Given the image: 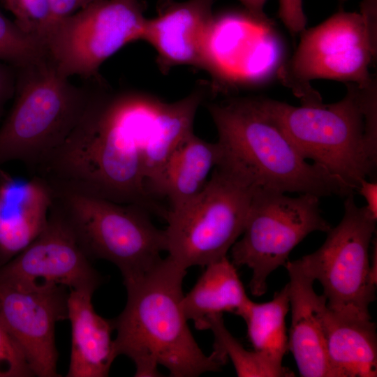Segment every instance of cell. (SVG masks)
I'll list each match as a JSON object with an SVG mask.
<instances>
[{
    "instance_id": "cell-33",
    "label": "cell",
    "mask_w": 377,
    "mask_h": 377,
    "mask_svg": "<svg viewBox=\"0 0 377 377\" xmlns=\"http://www.w3.org/2000/svg\"><path fill=\"white\" fill-rule=\"evenodd\" d=\"M6 172L4 171H3L1 168H0V183L3 177V176L5 175Z\"/></svg>"
},
{
    "instance_id": "cell-17",
    "label": "cell",
    "mask_w": 377,
    "mask_h": 377,
    "mask_svg": "<svg viewBox=\"0 0 377 377\" xmlns=\"http://www.w3.org/2000/svg\"><path fill=\"white\" fill-rule=\"evenodd\" d=\"M90 292L70 290L68 319L71 324V352L68 377H105L117 357L112 319L94 310Z\"/></svg>"
},
{
    "instance_id": "cell-19",
    "label": "cell",
    "mask_w": 377,
    "mask_h": 377,
    "mask_svg": "<svg viewBox=\"0 0 377 377\" xmlns=\"http://www.w3.org/2000/svg\"><path fill=\"white\" fill-rule=\"evenodd\" d=\"M220 158L217 142H207L191 133L169 156L154 196L168 199V212L185 207L203 190Z\"/></svg>"
},
{
    "instance_id": "cell-1",
    "label": "cell",
    "mask_w": 377,
    "mask_h": 377,
    "mask_svg": "<svg viewBox=\"0 0 377 377\" xmlns=\"http://www.w3.org/2000/svg\"><path fill=\"white\" fill-rule=\"evenodd\" d=\"M165 102L139 93H92L63 142L32 172L53 189L140 206L165 220L145 186L143 154Z\"/></svg>"
},
{
    "instance_id": "cell-5",
    "label": "cell",
    "mask_w": 377,
    "mask_h": 377,
    "mask_svg": "<svg viewBox=\"0 0 377 377\" xmlns=\"http://www.w3.org/2000/svg\"><path fill=\"white\" fill-rule=\"evenodd\" d=\"M13 106L0 128V166L20 161L32 172L76 126L92 94L46 59L20 68Z\"/></svg>"
},
{
    "instance_id": "cell-28",
    "label": "cell",
    "mask_w": 377,
    "mask_h": 377,
    "mask_svg": "<svg viewBox=\"0 0 377 377\" xmlns=\"http://www.w3.org/2000/svg\"><path fill=\"white\" fill-rule=\"evenodd\" d=\"M96 1L97 0H50L51 16L48 30L56 22L84 8Z\"/></svg>"
},
{
    "instance_id": "cell-15",
    "label": "cell",
    "mask_w": 377,
    "mask_h": 377,
    "mask_svg": "<svg viewBox=\"0 0 377 377\" xmlns=\"http://www.w3.org/2000/svg\"><path fill=\"white\" fill-rule=\"evenodd\" d=\"M284 266L290 278L288 285L291 326L288 349L301 376L331 377L323 328L327 300L324 295H318L315 292V281L297 260H288Z\"/></svg>"
},
{
    "instance_id": "cell-7",
    "label": "cell",
    "mask_w": 377,
    "mask_h": 377,
    "mask_svg": "<svg viewBox=\"0 0 377 377\" xmlns=\"http://www.w3.org/2000/svg\"><path fill=\"white\" fill-rule=\"evenodd\" d=\"M254 191L216 166L195 198L168 212V257L187 269L227 256L243 232Z\"/></svg>"
},
{
    "instance_id": "cell-6",
    "label": "cell",
    "mask_w": 377,
    "mask_h": 377,
    "mask_svg": "<svg viewBox=\"0 0 377 377\" xmlns=\"http://www.w3.org/2000/svg\"><path fill=\"white\" fill-rule=\"evenodd\" d=\"M54 202L91 260L114 264L124 281L156 266L166 251L164 230L157 228L142 207L76 192L54 190Z\"/></svg>"
},
{
    "instance_id": "cell-11",
    "label": "cell",
    "mask_w": 377,
    "mask_h": 377,
    "mask_svg": "<svg viewBox=\"0 0 377 377\" xmlns=\"http://www.w3.org/2000/svg\"><path fill=\"white\" fill-rule=\"evenodd\" d=\"M146 20L138 0H97L50 27L47 57L66 77L96 76L106 59L140 40Z\"/></svg>"
},
{
    "instance_id": "cell-18",
    "label": "cell",
    "mask_w": 377,
    "mask_h": 377,
    "mask_svg": "<svg viewBox=\"0 0 377 377\" xmlns=\"http://www.w3.org/2000/svg\"><path fill=\"white\" fill-rule=\"evenodd\" d=\"M323 328L331 377H376V324L335 312L327 306Z\"/></svg>"
},
{
    "instance_id": "cell-30",
    "label": "cell",
    "mask_w": 377,
    "mask_h": 377,
    "mask_svg": "<svg viewBox=\"0 0 377 377\" xmlns=\"http://www.w3.org/2000/svg\"><path fill=\"white\" fill-rule=\"evenodd\" d=\"M357 190L366 200V208L377 219V183L364 179L360 182Z\"/></svg>"
},
{
    "instance_id": "cell-29",
    "label": "cell",
    "mask_w": 377,
    "mask_h": 377,
    "mask_svg": "<svg viewBox=\"0 0 377 377\" xmlns=\"http://www.w3.org/2000/svg\"><path fill=\"white\" fill-rule=\"evenodd\" d=\"M14 87L13 71L0 62V116L6 103L14 92Z\"/></svg>"
},
{
    "instance_id": "cell-25",
    "label": "cell",
    "mask_w": 377,
    "mask_h": 377,
    "mask_svg": "<svg viewBox=\"0 0 377 377\" xmlns=\"http://www.w3.org/2000/svg\"><path fill=\"white\" fill-rule=\"evenodd\" d=\"M1 1L22 30L44 41L50 22V0Z\"/></svg>"
},
{
    "instance_id": "cell-4",
    "label": "cell",
    "mask_w": 377,
    "mask_h": 377,
    "mask_svg": "<svg viewBox=\"0 0 377 377\" xmlns=\"http://www.w3.org/2000/svg\"><path fill=\"white\" fill-rule=\"evenodd\" d=\"M338 102L322 98L294 106L256 97L305 159H311L354 190L376 168L377 162V82L345 83Z\"/></svg>"
},
{
    "instance_id": "cell-22",
    "label": "cell",
    "mask_w": 377,
    "mask_h": 377,
    "mask_svg": "<svg viewBox=\"0 0 377 377\" xmlns=\"http://www.w3.org/2000/svg\"><path fill=\"white\" fill-rule=\"evenodd\" d=\"M289 310L288 283L267 302L249 300L238 313L245 321L247 334L254 350L282 363L288 346L286 316Z\"/></svg>"
},
{
    "instance_id": "cell-2",
    "label": "cell",
    "mask_w": 377,
    "mask_h": 377,
    "mask_svg": "<svg viewBox=\"0 0 377 377\" xmlns=\"http://www.w3.org/2000/svg\"><path fill=\"white\" fill-rule=\"evenodd\" d=\"M186 269L169 257L144 275L124 282L126 306L112 319L117 357L135 364L137 377L160 376L162 365L172 377H195L217 371L228 361L214 348L205 355L194 339L182 307V283Z\"/></svg>"
},
{
    "instance_id": "cell-9",
    "label": "cell",
    "mask_w": 377,
    "mask_h": 377,
    "mask_svg": "<svg viewBox=\"0 0 377 377\" xmlns=\"http://www.w3.org/2000/svg\"><path fill=\"white\" fill-rule=\"evenodd\" d=\"M376 223L366 207H357L353 195H348L341 222L327 232L323 244L297 260L320 283L327 306L335 312L371 319L369 307L376 299V277L369 249Z\"/></svg>"
},
{
    "instance_id": "cell-8",
    "label": "cell",
    "mask_w": 377,
    "mask_h": 377,
    "mask_svg": "<svg viewBox=\"0 0 377 377\" xmlns=\"http://www.w3.org/2000/svg\"><path fill=\"white\" fill-rule=\"evenodd\" d=\"M331 226L322 216L319 197L256 188L253 192L242 237L231 247L232 263L252 271L249 283L256 297L267 290L268 276L284 266L292 250L309 234L327 232Z\"/></svg>"
},
{
    "instance_id": "cell-14",
    "label": "cell",
    "mask_w": 377,
    "mask_h": 377,
    "mask_svg": "<svg viewBox=\"0 0 377 377\" xmlns=\"http://www.w3.org/2000/svg\"><path fill=\"white\" fill-rule=\"evenodd\" d=\"M213 1L172 3L157 17L146 20L140 40L155 49L162 70L178 65L202 67L205 39L214 20Z\"/></svg>"
},
{
    "instance_id": "cell-27",
    "label": "cell",
    "mask_w": 377,
    "mask_h": 377,
    "mask_svg": "<svg viewBox=\"0 0 377 377\" xmlns=\"http://www.w3.org/2000/svg\"><path fill=\"white\" fill-rule=\"evenodd\" d=\"M279 17L290 34L295 35L305 29L306 18L302 0H279Z\"/></svg>"
},
{
    "instance_id": "cell-20",
    "label": "cell",
    "mask_w": 377,
    "mask_h": 377,
    "mask_svg": "<svg viewBox=\"0 0 377 377\" xmlns=\"http://www.w3.org/2000/svg\"><path fill=\"white\" fill-rule=\"evenodd\" d=\"M205 270L191 290L184 295L182 307L188 320L204 330L207 318L231 312L238 315L250 300L235 265L227 256L205 266Z\"/></svg>"
},
{
    "instance_id": "cell-3",
    "label": "cell",
    "mask_w": 377,
    "mask_h": 377,
    "mask_svg": "<svg viewBox=\"0 0 377 377\" xmlns=\"http://www.w3.org/2000/svg\"><path fill=\"white\" fill-rule=\"evenodd\" d=\"M218 133L220 167L249 187L320 197L348 196L354 189L306 161L256 97L209 103Z\"/></svg>"
},
{
    "instance_id": "cell-24",
    "label": "cell",
    "mask_w": 377,
    "mask_h": 377,
    "mask_svg": "<svg viewBox=\"0 0 377 377\" xmlns=\"http://www.w3.org/2000/svg\"><path fill=\"white\" fill-rule=\"evenodd\" d=\"M47 57L44 41L25 32L0 10V60L20 68L36 64Z\"/></svg>"
},
{
    "instance_id": "cell-21",
    "label": "cell",
    "mask_w": 377,
    "mask_h": 377,
    "mask_svg": "<svg viewBox=\"0 0 377 377\" xmlns=\"http://www.w3.org/2000/svg\"><path fill=\"white\" fill-rule=\"evenodd\" d=\"M202 98V91H195L185 98L169 103L159 128L145 148V186L153 198L154 189L169 156L177 146L193 132L195 115Z\"/></svg>"
},
{
    "instance_id": "cell-13",
    "label": "cell",
    "mask_w": 377,
    "mask_h": 377,
    "mask_svg": "<svg viewBox=\"0 0 377 377\" xmlns=\"http://www.w3.org/2000/svg\"><path fill=\"white\" fill-rule=\"evenodd\" d=\"M64 286L20 290L0 285V320L21 346L35 376L55 377L56 323L68 318Z\"/></svg>"
},
{
    "instance_id": "cell-23",
    "label": "cell",
    "mask_w": 377,
    "mask_h": 377,
    "mask_svg": "<svg viewBox=\"0 0 377 377\" xmlns=\"http://www.w3.org/2000/svg\"><path fill=\"white\" fill-rule=\"evenodd\" d=\"M204 330H210L214 337V348L222 350L230 359L239 377H291L294 373L256 350L249 351L230 334L225 326L223 313L209 316Z\"/></svg>"
},
{
    "instance_id": "cell-16",
    "label": "cell",
    "mask_w": 377,
    "mask_h": 377,
    "mask_svg": "<svg viewBox=\"0 0 377 377\" xmlns=\"http://www.w3.org/2000/svg\"><path fill=\"white\" fill-rule=\"evenodd\" d=\"M54 191L43 178L15 177L0 183V266L32 243L45 228Z\"/></svg>"
},
{
    "instance_id": "cell-34",
    "label": "cell",
    "mask_w": 377,
    "mask_h": 377,
    "mask_svg": "<svg viewBox=\"0 0 377 377\" xmlns=\"http://www.w3.org/2000/svg\"><path fill=\"white\" fill-rule=\"evenodd\" d=\"M342 3L344 2L346 0H340Z\"/></svg>"
},
{
    "instance_id": "cell-12",
    "label": "cell",
    "mask_w": 377,
    "mask_h": 377,
    "mask_svg": "<svg viewBox=\"0 0 377 377\" xmlns=\"http://www.w3.org/2000/svg\"><path fill=\"white\" fill-rule=\"evenodd\" d=\"M91 260L53 201L43 232L0 266V285L24 291L64 286L94 293L103 279Z\"/></svg>"
},
{
    "instance_id": "cell-31",
    "label": "cell",
    "mask_w": 377,
    "mask_h": 377,
    "mask_svg": "<svg viewBox=\"0 0 377 377\" xmlns=\"http://www.w3.org/2000/svg\"><path fill=\"white\" fill-rule=\"evenodd\" d=\"M377 0H362L361 15L363 17L373 39L377 41L376 10Z\"/></svg>"
},
{
    "instance_id": "cell-26",
    "label": "cell",
    "mask_w": 377,
    "mask_h": 377,
    "mask_svg": "<svg viewBox=\"0 0 377 377\" xmlns=\"http://www.w3.org/2000/svg\"><path fill=\"white\" fill-rule=\"evenodd\" d=\"M34 376L21 346L0 320V377Z\"/></svg>"
},
{
    "instance_id": "cell-10",
    "label": "cell",
    "mask_w": 377,
    "mask_h": 377,
    "mask_svg": "<svg viewBox=\"0 0 377 377\" xmlns=\"http://www.w3.org/2000/svg\"><path fill=\"white\" fill-rule=\"evenodd\" d=\"M300 43L279 71L284 85L301 101L320 98L310 82L325 78L369 84V65L376 58L377 41L360 13L339 11L301 32Z\"/></svg>"
},
{
    "instance_id": "cell-32",
    "label": "cell",
    "mask_w": 377,
    "mask_h": 377,
    "mask_svg": "<svg viewBox=\"0 0 377 377\" xmlns=\"http://www.w3.org/2000/svg\"><path fill=\"white\" fill-rule=\"evenodd\" d=\"M247 9L249 15L258 21L265 20L263 12L265 3L267 0H239Z\"/></svg>"
}]
</instances>
